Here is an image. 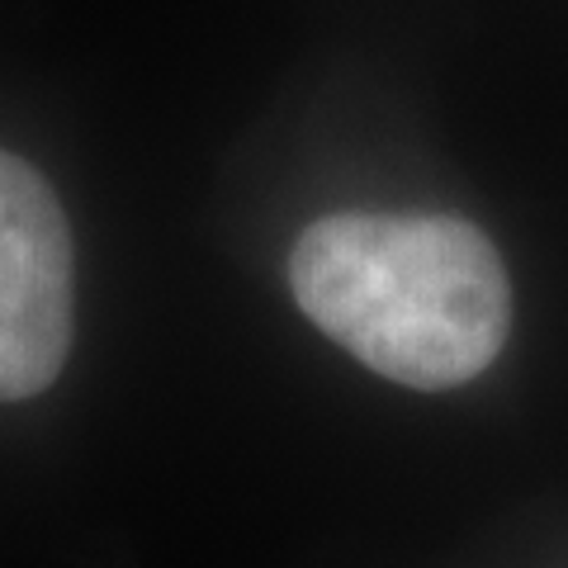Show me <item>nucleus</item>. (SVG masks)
<instances>
[{"mask_svg": "<svg viewBox=\"0 0 568 568\" xmlns=\"http://www.w3.org/2000/svg\"><path fill=\"white\" fill-rule=\"evenodd\" d=\"M304 317L403 388H455L497 361L511 280L484 227L455 213H327L290 252Z\"/></svg>", "mask_w": 568, "mask_h": 568, "instance_id": "nucleus-1", "label": "nucleus"}, {"mask_svg": "<svg viewBox=\"0 0 568 568\" xmlns=\"http://www.w3.org/2000/svg\"><path fill=\"white\" fill-rule=\"evenodd\" d=\"M71 233L58 194L20 156L0 152V403L58 379L71 346Z\"/></svg>", "mask_w": 568, "mask_h": 568, "instance_id": "nucleus-2", "label": "nucleus"}]
</instances>
